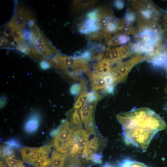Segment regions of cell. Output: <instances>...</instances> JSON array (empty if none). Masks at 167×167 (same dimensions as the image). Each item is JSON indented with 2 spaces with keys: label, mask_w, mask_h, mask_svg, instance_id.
I'll return each mask as SVG.
<instances>
[{
  "label": "cell",
  "mask_w": 167,
  "mask_h": 167,
  "mask_svg": "<svg viewBox=\"0 0 167 167\" xmlns=\"http://www.w3.org/2000/svg\"><path fill=\"white\" fill-rule=\"evenodd\" d=\"M116 117L122 125L125 142L142 150H146L154 136L166 127L163 119L146 107L121 113Z\"/></svg>",
  "instance_id": "obj_1"
},
{
  "label": "cell",
  "mask_w": 167,
  "mask_h": 167,
  "mask_svg": "<svg viewBox=\"0 0 167 167\" xmlns=\"http://www.w3.org/2000/svg\"><path fill=\"white\" fill-rule=\"evenodd\" d=\"M54 61L59 68L65 71H72V78L77 80L78 73L82 72L87 73L91 71L87 61L81 58L56 55Z\"/></svg>",
  "instance_id": "obj_2"
},
{
  "label": "cell",
  "mask_w": 167,
  "mask_h": 167,
  "mask_svg": "<svg viewBox=\"0 0 167 167\" xmlns=\"http://www.w3.org/2000/svg\"><path fill=\"white\" fill-rule=\"evenodd\" d=\"M60 130L55 136L54 146L56 150L61 153L67 152L73 145V129H71L68 121H64Z\"/></svg>",
  "instance_id": "obj_3"
},
{
  "label": "cell",
  "mask_w": 167,
  "mask_h": 167,
  "mask_svg": "<svg viewBox=\"0 0 167 167\" xmlns=\"http://www.w3.org/2000/svg\"><path fill=\"white\" fill-rule=\"evenodd\" d=\"M87 74L91 81V87L93 91L103 89L105 94H107L106 83L103 76L96 74L92 71Z\"/></svg>",
  "instance_id": "obj_4"
},
{
  "label": "cell",
  "mask_w": 167,
  "mask_h": 167,
  "mask_svg": "<svg viewBox=\"0 0 167 167\" xmlns=\"http://www.w3.org/2000/svg\"><path fill=\"white\" fill-rule=\"evenodd\" d=\"M38 148L24 147L21 151L24 161L26 163L35 165L39 159L38 153Z\"/></svg>",
  "instance_id": "obj_5"
},
{
  "label": "cell",
  "mask_w": 167,
  "mask_h": 167,
  "mask_svg": "<svg viewBox=\"0 0 167 167\" xmlns=\"http://www.w3.org/2000/svg\"><path fill=\"white\" fill-rule=\"evenodd\" d=\"M100 140L97 137H95L87 142L82 152L87 156V160L92 159L93 154L97 151L99 146Z\"/></svg>",
  "instance_id": "obj_6"
},
{
  "label": "cell",
  "mask_w": 167,
  "mask_h": 167,
  "mask_svg": "<svg viewBox=\"0 0 167 167\" xmlns=\"http://www.w3.org/2000/svg\"><path fill=\"white\" fill-rule=\"evenodd\" d=\"M96 1H74L72 6L73 13H76L85 10L95 4Z\"/></svg>",
  "instance_id": "obj_7"
},
{
  "label": "cell",
  "mask_w": 167,
  "mask_h": 167,
  "mask_svg": "<svg viewBox=\"0 0 167 167\" xmlns=\"http://www.w3.org/2000/svg\"><path fill=\"white\" fill-rule=\"evenodd\" d=\"M71 115L70 118V121L73 127V130L80 129L82 125V120L79 108H74L71 111Z\"/></svg>",
  "instance_id": "obj_8"
},
{
  "label": "cell",
  "mask_w": 167,
  "mask_h": 167,
  "mask_svg": "<svg viewBox=\"0 0 167 167\" xmlns=\"http://www.w3.org/2000/svg\"><path fill=\"white\" fill-rule=\"evenodd\" d=\"M67 153L63 154L54 151L51 157V164L53 167H64Z\"/></svg>",
  "instance_id": "obj_9"
},
{
  "label": "cell",
  "mask_w": 167,
  "mask_h": 167,
  "mask_svg": "<svg viewBox=\"0 0 167 167\" xmlns=\"http://www.w3.org/2000/svg\"><path fill=\"white\" fill-rule=\"evenodd\" d=\"M124 52L125 50L123 48L121 47L112 49L107 53L106 56L102 58L101 60L106 56L108 57L107 59L112 61L117 60L120 58L125 56Z\"/></svg>",
  "instance_id": "obj_10"
},
{
  "label": "cell",
  "mask_w": 167,
  "mask_h": 167,
  "mask_svg": "<svg viewBox=\"0 0 167 167\" xmlns=\"http://www.w3.org/2000/svg\"><path fill=\"white\" fill-rule=\"evenodd\" d=\"M38 125V118L36 116H33L26 123L25 129L28 133H33L37 130Z\"/></svg>",
  "instance_id": "obj_11"
},
{
  "label": "cell",
  "mask_w": 167,
  "mask_h": 167,
  "mask_svg": "<svg viewBox=\"0 0 167 167\" xmlns=\"http://www.w3.org/2000/svg\"><path fill=\"white\" fill-rule=\"evenodd\" d=\"M118 167H148L142 163L129 159L123 160L118 164Z\"/></svg>",
  "instance_id": "obj_12"
},
{
  "label": "cell",
  "mask_w": 167,
  "mask_h": 167,
  "mask_svg": "<svg viewBox=\"0 0 167 167\" xmlns=\"http://www.w3.org/2000/svg\"><path fill=\"white\" fill-rule=\"evenodd\" d=\"M5 158L9 167H26L21 161L16 158L14 154Z\"/></svg>",
  "instance_id": "obj_13"
},
{
  "label": "cell",
  "mask_w": 167,
  "mask_h": 167,
  "mask_svg": "<svg viewBox=\"0 0 167 167\" xmlns=\"http://www.w3.org/2000/svg\"><path fill=\"white\" fill-rule=\"evenodd\" d=\"M102 97L97 91H92L88 93L86 101L89 103L96 104Z\"/></svg>",
  "instance_id": "obj_14"
},
{
  "label": "cell",
  "mask_w": 167,
  "mask_h": 167,
  "mask_svg": "<svg viewBox=\"0 0 167 167\" xmlns=\"http://www.w3.org/2000/svg\"><path fill=\"white\" fill-rule=\"evenodd\" d=\"M97 21L99 28L105 31L107 29L109 23L103 12H98Z\"/></svg>",
  "instance_id": "obj_15"
},
{
  "label": "cell",
  "mask_w": 167,
  "mask_h": 167,
  "mask_svg": "<svg viewBox=\"0 0 167 167\" xmlns=\"http://www.w3.org/2000/svg\"><path fill=\"white\" fill-rule=\"evenodd\" d=\"M21 31V30L17 29H12L13 36L15 41L17 44H19L20 45H26Z\"/></svg>",
  "instance_id": "obj_16"
},
{
  "label": "cell",
  "mask_w": 167,
  "mask_h": 167,
  "mask_svg": "<svg viewBox=\"0 0 167 167\" xmlns=\"http://www.w3.org/2000/svg\"><path fill=\"white\" fill-rule=\"evenodd\" d=\"M51 145H49L38 148L39 159L41 158L48 157L49 154L51 150Z\"/></svg>",
  "instance_id": "obj_17"
},
{
  "label": "cell",
  "mask_w": 167,
  "mask_h": 167,
  "mask_svg": "<svg viewBox=\"0 0 167 167\" xmlns=\"http://www.w3.org/2000/svg\"><path fill=\"white\" fill-rule=\"evenodd\" d=\"M84 123L87 131L88 132L89 134H95L96 131L94 128L93 117L89 119Z\"/></svg>",
  "instance_id": "obj_18"
},
{
  "label": "cell",
  "mask_w": 167,
  "mask_h": 167,
  "mask_svg": "<svg viewBox=\"0 0 167 167\" xmlns=\"http://www.w3.org/2000/svg\"><path fill=\"white\" fill-rule=\"evenodd\" d=\"M93 111H85L81 108L80 115L82 121L85 123L90 118L93 117Z\"/></svg>",
  "instance_id": "obj_19"
},
{
  "label": "cell",
  "mask_w": 167,
  "mask_h": 167,
  "mask_svg": "<svg viewBox=\"0 0 167 167\" xmlns=\"http://www.w3.org/2000/svg\"><path fill=\"white\" fill-rule=\"evenodd\" d=\"M2 157H7L14 154L13 150L10 146L8 145L4 147L2 149Z\"/></svg>",
  "instance_id": "obj_20"
},
{
  "label": "cell",
  "mask_w": 167,
  "mask_h": 167,
  "mask_svg": "<svg viewBox=\"0 0 167 167\" xmlns=\"http://www.w3.org/2000/svg\"><path fill=\"white\" fill-rule=\"evenodd\" d=\"M81 91V87L78 83H75L71 87L70 92L73 96H76L80 94Z\"/></svg>",
  "instance_id": "obj_21"
},
{
  "label": "cell",
  "mask_w": 167,
  "mask_h": 167,
  "mask_svg": "<svg viewBox=\"0 0 167 167\" xmlns=\"http://www.w3.org/2000/svg\"><path fill=\"white\" fill-rule=\"evenodd\" d=\"M87 88L81 89V91L76 101L82 104L86 101L87 96Z\"/></svg>",
  "instance_id": "obj_22"
},
{
  "label": "cell",
  "mask_w": 167,
  "mask_h": 167,
  "mask_svg": "<svg viewBox=\"0 0 167 167\" xmlns=\"http://www.w3.org/2000/svg\"><path fill=\"white\" fill-rule=\"evenodd\" d=\"M95 73L98 75L103 76L104 75V68L101 66L98 63L93 65Z\"/></svg>",
  "instance_id": "obj_23"
},
{
  "label": "cell",
  "mask_w": 167,
  "mask_h": 167,
  "mask_svg": "<svg viewBox=\"0 0 167 167\" xmlns=\"http://www.w3.org/2000/svg\"><path fill=\"white\" fill-rule=\"evenodd\" d=\"M103 157L101 154L95 153L93 154L91 160L94 163L101 164L102 163V158Z\"/></svg>",
  "instance_id": "obj_24"
},
{
  "label": "cell",
  "mask_w": 167,
  "mask_h": 167,
  "mask_svg": "<svg viewBox=\"0 0 167 167\" xmlns=\"http://www.w3.org/2000/svg\"><path fill=\"white\" fill-rule=\"evenodd\" d=\"M6 144L10 146L18 148L20 146L19 143L17 141L14 140H12L7 142Z\"/></svg>",
  "instance_id": "obj_25"
},
{
  "label": "cell",
  "mask_w": 167,
  "mask_h": 167,
  "mask_svg": "<svg viewBox=\"0 0 167 167\" xmlns=\"http://www.w3.org/2000/svg\"><path fill=\"white\" fill-rule=\"evenodd\" d=\"M40 67L42 69L46 70L50 68L51 65L48 62L44 61L41 62Z\"/></svg>",
  "instance_id": "obj_26"
},
{
  "label": "cell",
  "mask_w": 167,
  "mask_h": 167,
  "mask_svg": "<svg viewBox=\"0 0 167 167\" xmlns=\"http://www.w3.org/2000/svg\"><path fill=\"white\" fill-rule=\"evenodd\" d=\"M116 29L115 25L112 22H110L109 23L106 30L108 31L112 32L115 31Z\"/></svg>",
  "instance_id": "obj_27"
},
{
  "label": "cell",
  "mask_w": 167,
  "mask_h": 167,
  "mask_svg": "<svg viewBox=\"0 0 167 167\" xmlns=\"http://www.w3.org/2000/svg\"><path fill=\"white\" fill-rule=\"evenodd\" d=\"M4 33V35L6 36H9L12 33V29L9 26H7L6 28L5 29Z\"/></svg>",
  "instance_id": "obj_28"
},
{
  "label": "cell",
  "mask_w": 167,
  "mask_h": 167,
  "mask_svg": "<svg viewBox=\"0 0 167 167\" xmlns=\"http://www.w3.org/2000/svg\"><path fill=\"white\" fill-rule=\"evenodd\" d=\"M118 40L120 43L124 44L128 41V38L125 36L122 35L119 37Z\"/></svg>",
  "instance_id": "obj_29"
},
{
  "label": "cell",
  "mask_w": 167,
  "mask_h": 167,
  "mask_svg": "<svg viewBox=\"0 0 167 167\" xmlns=\"http://www.w3.org/2000/svg\"><path fill=\"white\" fill-rule=\"evenodd\" d=\"M116 7L119 9H122L123 6V5L122 3L121 2H116L115 3Z\"/></svg>",
  "instance_id": "obj_30"
},
{
  "label": "cell",
  "mask_w": 167,
  "mask_h": 167,
  "mask_svg": "<svg viewBox=\"0 0 167 167\" xmlns=\"http://www.w3.org/2000/svg\"><path fill=\"white\" fill-rule=\"evenodd\" d=\"M1 40V46H2L3 45L6 44L8 42V40L6 38L4 37H2L0 39Z\"/></svg>",
  "instance_id": "obj_31"
},
{
  "label": "cell",
  "mask_w": 167,
  "mask_h": 167,
  "mask_svg": "<svg viewBox=\"0 0 167 167\" xmlns=\"http://www.w3.org/2000/svg\"><path fill=\"white\" fill-rule=\"evenodd\" d=\"M143 15L146 17L148 18L150 17L151 12L149 11H144L142 13Z\"/></svg>",
  "instance_id": "obj_32"
},
{
  "label": "cell",
  "mask_w": 167,
  "mask_h": 167,
  "mask_svg": "<svg viewBox=\"0 0 167 167\" xmlns=\"http://www.w3.org/2000/svg\"><path fill=\"white\" fill-rule=\"evenodd\" d=\"M127 19L129 21H132L133 20V17L132 15H130L127 17Z\"/></svg>",
  "instance_id": "obj_33"
},
{
  "label": "cell",
  "mask_w": 167,
  "mask_h": 167,
  "mask_svg": "<svg viewBox=\"0 0 167 167\" xmlns=\"http://www.w3.org/2000/svg\"><path fill=\"white\" fill-rule=\"evenodd\" d=\"M103 167H113V166L108 163H106Z\"/></svg>",
  "instance_id": "obj_34"
},
{
  "label": "cell",
  "mask_w": 167,
  "mask_h": 167,
  "mask_svg": "<svg viewBox=\"0 0 167 167\" xmlns=\"http://www.w3.org/2000/svg\"><path fill=\"white\" fill-rule=\"evenodd\" d=\"M166 92H167V86L166 87Z\"/></svg>",
  "instance_id": "obj_35"
}]
</instances>
